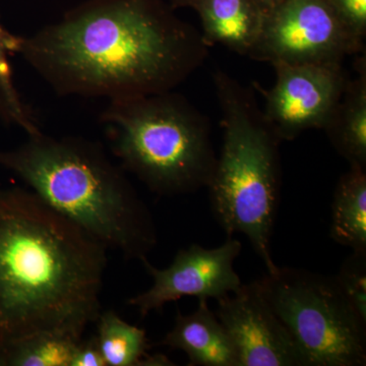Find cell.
I'll return each instance as SVG.
<instances>
[{
	"label": "cell",
	"instance_id": "6da1fadb",
	"mask_svg": "<svg viewBox=\"0 0 366 366\" xmlns=\"http://www.w3.org/2000/svg\"><path fill=\"white\" fill-rule=\"evenodd\" d=\"M209 48L164 0H85L16 36L14 54L56 95L112 101L174 91Z\"/></svg>",
	"mask_w": 366,
	"mask_h": 366
},
{
	"label": "cell",
	"instance_id": "7a4b0ae2",
	"mask_svg": "<svg viewBox=\"0 0 366 366\" xmlns=\"http://www.w3.org/2000/svg\"><path fill=\"white\" fill-rule=\"evenodd\" d=\"M107 250L30 189H0L2 355L41 335L83 339L101 314Z\"/></svg>",
	"mask_w": 366,
	"mask_h": 366
},
{
	"label": "cell",
	"instance_id": "3957f363",
	"mask_svg": "<svg viewBox=\"0 0 366 366\" xmlns=\"http://www.w3.org/2000/svg\"><path fill=\"white\" fill-rule=\"evenodd\" d=\"M0 166L106 249L143 261L156 247L157 233L148 207L124 168L100 144L42 131L29 134L16 148L0 151Z\"/></svg>",
	"mask_w": 366,
	"mask_h": 366
},
{
	"label": "cell",
	"instance_id": "277c9868",
	"mask_svg": "<svg viewBox=\"0 0 366 366\" xmlns=\"http://www.w3.org/2000/svg\"><path fill=\"white\" fill-rule=\"evenodd\" d=\"M213 81L223 144L207 187L212 209L228 236H247L268 274H274L279 267L272 257L271 237L280 196L281 141L254 92L221 69L214 71Z\"/></svg>",
	"mask_w": 366,
	"mask_h": 366
},
{
	"label": "cell",
	"instance_id": "5b68a950",
	"mask_svg": "<svg viewBox=\"0 0 366 366\" xmlns=\"http://www.w3.org/2000/svg\"><path fill=\"white\" fill-rule=\"evenodd\" d=\"M100 120L127 172L163 196L208 187L217 157L208 118L174 91L109 101Z\"/></svg>",
	"mask_w": 366,
	"mask_h": 366
},
{
	"label": "cell",
	"instance_id": "8992f818",
	"mask_svg": "<svg viewBox=\"0 0 366 366\" xmlns=\"http://www.w3.org/2000/svg\"><path fill=\"white\" fill-rule=\"evenodd\" d=\"M257 282L305 366L366 365V325L354 314L335 277L278 268Z\"/></svg>",
	"mask_w": 366,
	"mask_h": 366
},
{
	"label": "cell",
	"instance_id": "52a82bcc",
	"mask_svg": "<svg viewBox=\"0 0 366 366\" xmlns=\"http://www.w3.org/2000/svg\"><path fill=\"white\" fill-rule=\"evenodd\" d=\"M325 0H285L267 14L250 59L279 64H342L362 53Z\"/></svg>",
	"mask_w": 366,
	"mask_h": 366
},
{
	"label": "cell",
	"instance_id": "ba28073f",
	"mask_svg": "<svg viewBox=\"0 0 366 366\" xmlns=\"http://www.w3.org/2000/svg\"><path fill=\"white\" fill-rule=\"evenodd\" d=\"M276 83L264 90V117L280 141H292L308 129H324L336 109L347 79L342 64H279Z\"/></svg>",
	"mask_w": 366,
	"mask_h": 366
},
{
	"label": "cell",
	"instance_id": "9c48e42d",
	"mask_svg": "<svg viewBox=\"0 0 366 366\" xmlns=\"http://www.w3.org/2000/svg\"><path fill=\"white\" fill-rule=\"evenodd\" d=\"M242 245L229 236L225 243L215 249L192 244L180 249L172 264L166 269H157L148 259L143 262L153 278L150 289L129 300L142 317L161 310L167 303L187 296L208 301L219 300L235 292L242 285L234 269V262L242 252Z\"/></svg>",
	"mask_w": 366,
	"mask_h": 366
},
{
	"label": "cell",
	"instance_id": "30bf717a",
	"mask_svg": "<svg viewBox=\"0 0 366 366\" xmlns=\"http://www.w3.org/2000/svg\"><path fill=\"white\" fill-rule=\"evenodd\" d=\"M217 301L216 315L232 341L238 366H305L257 281Z\"/></svg>",
	"mask_w": 366,
	"mask_h": 366
},
{
	"label": "cell",
	"instance_id": "8fae6325",
	"mask_svg": "<svg viewBox=\"0 0 366 366\" xmlns=\"http://www.w3.org/2000/svg\"><path fill=\"white\" fill-rule=\"evenodd\" d=\"M174 9L196 11L206 44L249 56L261 35L264 14L254 0H171Z\"/></svg>",
	"mask_w": 366,
	"mask_h": 366
},
{
	"label": "cell",
	"instance_id": "7c38bea8",
	"mask_svg": "<svg viewBox=\"0 0 366 366\" xmlns=\"http://www.w3.org/2000/svg\"><path fill=\"white\" fill-rule=\"evenodd\" d=\"M162 344L187 354L189 365L238 366L232 341L206 300H199L192 314L179 312Z\"/></svg>",
	"mask_w": 366,
	"mask_h": 366
},
{
	"label": "cell",
	"instance_id": "4fadbf2b",
	"mask_svg": "<svg viewBox=\"0 0 366 366\" xmlns=\"http://www.w3.org/2000/svg\"><path fill=\"white\" fill-rule=\"evenodd\" d=\"M357 76L348 79L325 131L336 151L350 167L366 169V60L355 64Z\"/></svg>",
	"mask_w": 366,
	"mask_h": 366
},
{
	"label": "cell",
	"instance_id": "5bb4252c",
	"mask_svg": "<svg viewBox=\"0 0 366 366\" xmlns=\"http://www.w3.org/2000/svg\"><path fill=\"white\" fill-rule=\"evenodd\" d=\"M335 242L366 254V169L350 167L342 175L332 204L331 232Z\"/></svg>",
	"mask_w": 366,
	"mask_h": 366
},
{
	"label": "cell",
	"instance_id": "9a60e30c",
	"mask_svg": "<svg viewBox=\"0 0 366 366\" xmlns=\"http://www.w3.org/2000/svg\"><path fill=\"white\" fill-rule=\"evenodd\" d=\"M96 335L106 366L174 365L166 356L149 355L146 332L125 322L113 310L101 312Z\"/></svg>",
	"mask_w": 366,
	"mask_h": 366
},
{
	"label": "cell",
	"instance_id": "2e32d148",
	"mask_svg": "<svg viewBox=\"0 0 366 366\" xmlns=\"http://www.w3.org/2000/svg\"><path fill=\"white\" fill-rule=\"evenodd\" d=\"M16 35L0 23V120L29 134L42 132L32 107L21 97L14 79L11 59L14 55Z\"/></svg>",
	"mask_w": 366,
	"mask_h": 366
},
{
	"label": "cell",
	"instance_id": "e0dca14e",
	"mask_svg": "<svg viewBox=\"0 0 366 366\" xmlns=\"http://www.w3.org/2000/svg\"><path fill=\"white\" fill-rule=\"evenodd\" d=\"M81 340L64 335H41L4 351V363L6 366H71Z\"/></svg>",
	"mask_w": 366,
	"mask_h": 366
},
{
	"label": "cell",
	"instance_id": "ac0fdd59",
	"mask_svg": "<svg viewBox=\"0 0 366 366\" xmlns=\"http://www.w3.org/2000/svg\"><path fill=\"white\" fill-rule=\"evenodd\" d=\"M335 280L354 314L366 325V254L353 252Z\"/></svg>",
	"mask_w": 366,
	"mask_h": 366
},
{
	"label": "cell",
	"instance_id": "d6986e66",
	"mask_svg": "<svg viewBox=\"0 0 366 366\" xmlns=\"http://www.w3.org/2000/svg\"><path fill=\"white\" fill-rule=\"evenodd\" d=\"M355 44L365 50L366 0H325Z\"/></svg>",
	"mask_w": 366,
	"mask_h": 366
},
{
	"label": "cell",
	"instance_id": "ffe728a7",
	"mask_svg": "<svg viewBox=\"0 0 366 366\" xmlns=\"http://www.w3.org/2000/svg\"><path fill=\"white\" fill-rule=\"evenodd\" d=\"M71 366H106L96 335L84 340L81 339L74 350Z\"/></svg>",
	"mask_w": 366,
	"mask_h": 366
},
{
	"label": "cell",
	"instance_id": "44dd1931",
	"mask_svg": "<svg viewBox=\"0 0 366 366\" xmlns=\"http://www.w3.org/2000/svg\"><path fill=\"white\" fill-rule=\"evenodd\" d=\"M284 1H285V0H254V4L259 7V11H262L264 16L272 13L274 9L281 6Z\"/></svg>",
	"mask_w": 366,
	"mask_h": 366
}]
</instances>
